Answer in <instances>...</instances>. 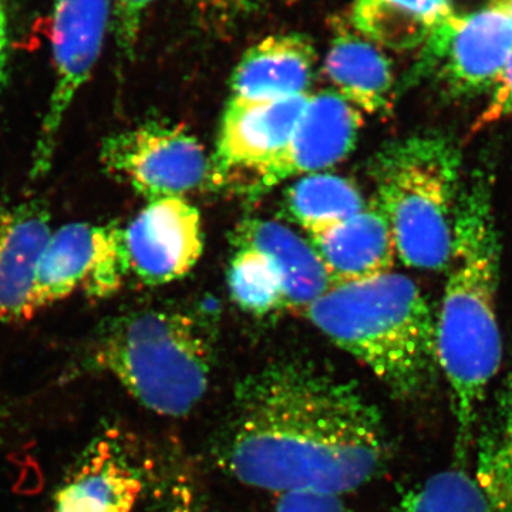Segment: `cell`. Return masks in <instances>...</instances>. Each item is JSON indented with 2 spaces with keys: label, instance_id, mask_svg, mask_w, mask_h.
<instances>
[{
  "label": "cell",
  "instance_id": "cb8c5ba5",
  "mask_svg": "<svg viewBox=\"0 0 512 512\" xmlns=\"http://www.w3.org/2000/svg\"><path fill=\"white\" fill-rule=\"evenodd\" d=\"M156 0H114L111 30L120 53L133 59L147 10Z\"/></svg>",
  "mask_w": 512,
  "mask_h": 512
},
{
  "label": "cell",
  "instance_id": "f546056e",
  "mask_svg": "<svg viewBox=\"0 0 512 512\" xmlns=\"http://www.w3.org/2000/svg\"><path fill=\"white\" fill-rule=\"evenodd\" d=\"M10 57V15L8 0H0V93L8 82Z\"/></svg>",
  "mask_w": 512,
  "mask_h": 512
},
{
  "label": "cell",
  "instance_id": "6da1fadb",
  "mask_svg": "<svg viewBox=\"0 0 512 512\" xmlns=\"http://www.w3.org/2000/svg\"><path fill=\"white\" fill-rule=\"evenodd\" d=\"M218 458L258 490L345 495L383 470L389 440L379 410L355 384L281 362L238 384Z\"/></svg>",
  "mask_w": 512,
  "mask_h": 512
},
{
  "label": "cell",
  "instance_id": "4dcf8cb0",
  "mask_svg": "<svg viewBox=\"0 0 512 512\" xmlns=\"http://www.w3.org/2000/svg\"><path fill=\"white\" fill-rule=\"evenodd\" d=\"M493 8L503 12L512 23V0H493Z\"/></svg>",
  "mask_w": 512,
  "mask_h": 512
},
{
  "label": "cell",
  "instance_id": "9a60e30c",
  "mask_svg": "<svg viewBox=\"0 0 512 512\" xmlns=\"http://www.w3.org/2000/svg\"><path fill=\"white\" fill-rule=\"evenodd\" d=\"M49 210L23 202L0 211V320L35 316L32 305L37 266L52 235Z\"/></svg>",
  "mask_w": 512,
  "mask_h": 512
},
{
  "label": "cell",
  "instance_id": "d4e9b609",
  "mask_svg": "<svg viewBox=\"0 0 512 512\" xmlns=\"http://www.w3.org/2000/svg\"><path fill=\"white\" fill-rule=\"evenodd\" d=\"M476 478L494 512H512V461L477 460Z\"/></svg>",
  "mask_w": 512,
  "mask_h": 512
},
{
  "label": "cell",
  "instance_id": "603a6c76",
  "mask_svg": "<svg viewBox=\"0 0 512 512\" xmlns=\"http://www.w3.org/2000/svg\"><path fill=\"white\" fill-rule=\"evenodd\" d=\"M477 460L512 461V370L485 416L478 439Z\"/></svg>",
  "mask_w": 512,
  "mask_h": 512
},
{
  "label": "cell",
  "instance_id": "ffe728a7",
  "mask_svg": "<svg viewBox=\"0 0 512 512\" xmlns=\"http://www.w3.org/2000/svg\"><path fill=\"white\" fill-rule=\"evenodd\" d=\"M289 215L309 234L349 220L367 207L355 183L335 174L303 175L285 197Z\"/></svg>",
  "mask_w": 512,
  "mask_h": 512
},
{
  "label": "cell",
  "instance_id": "1f68e13d",
  "mask_svg": "<svg viewBox=\"0 0 512 512\" xmlns=\"http://www.w3.org/2000/svg\"><path fill=\"white\" fill-rule=\"evenodd\" d=\"M292 2H295V0H292Z\"/></svg>",
  "mask_w": 512,
  "mask_h": 512
},
{
  "label": "cell",
  "instance_id": "ac0fdd59",
  "mask_svg": "<svg viewBox=\"0 0 512 512\" xmlns=\"http://www.w3.org/2000/svg\"><path fill=\"white\" fill-rule=\"evenodd\" d=\"M238 248L264 252L282 276L285 309L302 312L332 288L325 266L311 242L281 222L248 220L235 232Z\"/></svg>",
  "mask_w": 512,
  "mask_h": 512
},
{
  "label": "cell",
  "instance_id": "5b68a950",
  "mask_svg": "<svg viewBox=\"0 0 512 512\" xmlns=\"http://www.w3.org/2000/svg\"><path fill=\"white\" fill-rule=\"evenodd\" d=\"M370 173L404 265L447 269L463 190L456 144L433 134L394 141L376 154Z\"/></svg>",
  "mask_w": 512,
  "mask_h": 512
},
{
  "label": "cell",
  "instance_id": "4fadbf2b",
  "mask_svg": "<svg viewBox=\"0 0 512 512\" xmlns=\"http://www.w3.org/2000/svg\"><path fill=\"white\" fill-rule=\"evenodd\" d=\"M143 474L116 431L86 447L56 495L53 512H134Z\"/></svg>",
  "mask_w": 512,
  "mask_h": 512
},
{
  "label": "cell",
  "instance_id": "9c48e42d",
  "mask_svg": "<svg viewBox=\"0 0 512 512\" xmlns=\"http://www.w3.org/2000/svg\"><path fill=\"white\" fill-rule=\"evenodd\" d=\"M511 50L512 23L491 8L443 20L427 36L421 60L448 96L470 99L493 89Z\"/></svg>",
  "mask_w": 512,
  "mask_h": 512
},
{
  "label": "cell",
  "instance_id": "f1b7e54d",
  "mask_svg": "<svg viewBox=\"0 0 512 512\" xmlns=\"http://www.w3.org/2000/svg\"><path fill=\"white\" fill-rule=\"evenodd\" d=\"M262 0H198L201 8L224 20L248 15L261 5Z\"/></svg>",
  "mask_w": 512,
  "mask_h": 512
},
{
  "label": "cell",
  "instance_id": "2e32d148",
  "mask_svg": "<svg viewBox=\"0 0 512 512\" xmlns=\"http://www.w3.org/2000/svg\"><path fill=\"white\" fill-rule=\"evenodd\" d=\"M316 60L308 36L286 33L266 37L248 49L235 67L232 99L269 101L309 94Z\"/></svg>",
  "mask_w": 512,
  "mask_h": 512
},
{
  "label": "cell",
  "instance_id": "277c9868",
  "mask_svg": "<svg viewBox=\"0 0 512 512\" xmlns=\"http://www.w3.org/2000/svg\"><path fill=\"white\" fill-rule=\"evenodd\" d=\"M89 365L150 412L184 417L210 389L215 330L202 316L180 309L123 313L97 333Z\"/></svg>",
  "mask_w": 512,
  "mask_h": 512
},
{
  "label": "cell",
  "instance_id": "484cf974",
  "mask_svg": "<svg viewBox=\"0 0 512 512\" xmlns=\"http://www.w3.org/2000/svg\"><path fill=\"white\" fill-rule=\"evenodd\" d=\"M161 512H211L201 485L192 474H175L164 497Z\"/></svg>",
  "mask_w": 512,
  "mask_h": 512
},
{
  "label": "cell",
  "instance_id": "4316f807",
  "mask_svg": "<svg viewBox=\"0 0 512 512\" xmlns=\"http://www.w3.org/2000/svg\"><path fill=\"white\" fill-rule=\"evenodd\" d=\"M275 512H350L343 495L291 491L276 495Z\"/></svg>",
  "mask_w": 512,
  "mask_h": 512
},
{
  "label": "cell",
  "instance_id": "52a82bcc",
  "mask_svg": "<svg viewBox=\"0 0 512 512\" xmlns=\"http://www.w3.org/2000/svg\"><path fill=\"white\" fill-rule=\"evenodd\" d=\"M114 0H56L52 22L55 86L37 136L30 177L49 173L67 110L89 82L111 28Z\"/></svg>",
  "mask_w": 512,
  "mask_h": 512
},
{
  "label": "cell",
  "instance_id": "7c38bea8",
  "mask_svg": "<svg viewBox=\"0 0 512 512\" xmlns=\"http://www.w3.org/2000/svg\"><path fill=\"white\" fill-rule=\"evenodd\" d=\"M309 94L269 101L229 100L210 161L208 183H229L237 174L254 175L286 146Z\"/></svg>",
  "mask_w": 512,
  "mask_h": 512
},
{
  "label": "cell",
  "instance_id": "44dd1931",
  "mask_svg": "<svg viewBox=\"0 0 512 512\" xmlns=\"http://www.w3.org/2000/svg\"><path fill=\"white\" fill-rule=\"evenodd\" d=\"M228 288L242 311L256 316L285 309L284 282L274 262L251 248H238L228 271Z\"/></svg>",
  "mask_w": 512,
  "mask_h": 512
},
{
  "label": "cell",
  "instance_id": "7a4b0ae2",
  "mask_svg": "<svg viewBox=\"0 0 512 512\" xmlns=\"http://www.w3.org/2000/svg\"><path fill=\"white\" fill-rule=\"evenodd\" d=\"M490 175L477 170L463 185L448 278L436 322L437 359L450 386L457 456L466 457L488 386L500 370L497 320L501 244Z\"/></svg>",
  "mask_w": 512,
  "mask_h": 512
},
{
  "label": "cell",
  "instance_id": "8992f818",
  "mask_svg": "<svg viewBox=\"0 0 512 512\" xmlns=\"http://www.w3.org/2000/svg\"><path fill=\"white\" fill-rule=\"evenodd\" d=\"M100 161L148 202L184 198L210 177L204 147L183 126L146 123L103 141Z\"/></svg>",
  "mask_w": 512,
  "mask_h": 512
},
{
  "label": "cell",
  "instance_id": "d6986e66",
  "mask_svg": "<svg viewBox=\"0 0 512 512\" xmlns=\"http://www.w3.org/2000/svg\"><path fill=\"white\" fill-rule=\"evenodd\" d=\"M450 16L451 0H356L352 28L379 47L406 50Z\"/></svg>",
  "mask_w": 512,
  "mask_h": 512
},
{
  "label": "cell",
  "instance_id": "7402d4cb",
  "mask_svg": "<svg viewBox=\"0 0 512 512\" xmlns=\"http://www.w3.org/2000/svg\"><path fill=\"white\" fill-rule=\"evenodd\" d=\"M396 512H494L476 476L457 470L441 471L406 491Z\"/></svg>",
  "mask_w": 512,
  "mask_h": 512
},
{
  "label": "cell",
  "instance_id": "3957f363",
  "mask_svg": "<svg viewBox=\"0 0 512 512\" xmlns=\"http://www.w3.org/2000/svg\"><path fill=\"white\" fill-rule=\"evenodd\" d=\"M302 316L365 365L396 399H421L436 386L437 318L407 276L390 272L332 286Z\"/></svg>",
  "mask_w": 512,
  "mask_h": 512
},
{
  "label": "cell",
  "instance_id": "e0dca14e",
  "mask_svg": "<svg viewBox=\"0 0 512 512\" xmlns=\"http://www.w3.org/2000/svg\"><path fill=\"white\" fill-rule=\"evenodd\" d=\"M333 92L370 116L389 114L393 107V67L382 47L355 29L340 26L323 63Z\"/></svg>",
  "mask_w": 512,
  "mask_h": 512
},
{
  "label": "cell",
  "instance_id": "ba28073f",
  "mask_svg": "<svg viewBox=\"0 0 512 512\" xmlns=\"http://www.w3.org/2000/svg\"><path fill=\"white\" fill-rule=\"evenodd\" d=\"M128 275L123 228L73 222L52 232L37 266L32 305L35 315L74 292L106 299Z\"/></svg>",
  "mask_w": 512,
  "mask_h": 512
},
{
  "label": "cell",
  "instance_id": "83f0119b",
  "mask_svg": "<svg viewBox=\"0 0 512 512\" xmlns=\"http://www.w3.org/2000/svg\"><path fill=\"white\" fill-rule=\"evenodd\" d=\"M512 119V50L493 87L490 101L474 123L473 131Z\"/></svg>",
  "mask_w": 512,
  "mask_h": 512
},
{
  "label": "cell",
  "instance_id": "5bb4252c",
  "mask_svg": "<svg viewBox=\"0 0 512 512\" xmlns=\"http://www.w3.org/2000/svg\"><path fill=\"white\" fill-rule=\"evenodd\" d=\"M333 286L370 281L392 272L397 251L376 200L355 217L309 234Z\"/></svg>",
  "mask_w": 512,
  "mask_h": 512
},
{
  "label": "cell",
  "instance_id": "8fae6325",
  "mask_svg": "<svg viewBox=\"0 0 512 512\" xmlns=\"http://www.w3.org/2000/svg\"><path fill=\"white\" fill-rule=\"evenodd\" d=\"M128 274L147 285L183 278L197 265L204 248L201 215L185 198L150 201L123 228Z\"/></svg>",
  "mask_w": 512,
  "mask_h": 512
},
{
  "label": "cell",
  "instance_id": "30bf717a",
  "mask_svg": "<svg viewBox=\"0 0 512 512\" xmlns=\"http://www.w3.org/2000/svg\"><path fill=\"white\" fill-rule=\"evenodd\" d=\"M362 113L333 90L309 94L284 150L249 178V195H261L293 177L320 173L356 146Z\"/></svg>",
  "mask_w": 512,
  "mask_h": 512
}]
</instances>
